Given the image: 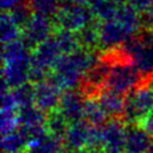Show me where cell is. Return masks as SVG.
Wrapping results in <instances>:
<instances>
[{"mask_svg": "<svg viewBox=\"0 0 153 153\" xmlns=\"http://www.w3.org/2000/svg\"><path fill=\"white\" fill-rule=\"evenodd\" d=\"M84 120L93 127H102L109 121V116L99 104L96 97L85 98L84 103Z\"/></svg>", "mask_w": 153, "mask_h": 153, "instance_id": "16", "label": "cell"}, {"mask_svg": "<svg viewBox=\"0 0 153 153\" xmlns=\"http://www.w3.org/2000/svg\"><path fill=\"white\" fill-rule=\"evenodd\" d=\"M128 4L140 13H146L153 5V0H128Z\"/></svg>", "mask_w": 153, "mask_h": 153, "instance_id": "27", "label": "cell"}, {"mask_svg": "<svg viewBox=\"0 0 153 153\" xmlns=\"http://www.w3.org/2000/svg\"><path fill=\"white\" fill-rule=\"evenodd\" d=\"M25 1H27V0H1L2 12H10V11H12L13 8L22 5Z\"/></svg>", "mask_w": 153, "mask_h": 153, "instance_id": "28", "label": "cell"}, {"mask_svg": "<svg viewBox=\"0 0 153 153\" xmlns=\"http://www.w3.org/2000/svg\"><path fill=\"white\" fill-rule=\"evenodd\" d=\"M54 26L55 23L53 18L32 14L29 23L22 30V39L31 50H33L38 44L54 33Z\"/></svg>", "mask_w": 153, "mask_h": 153, "instance_id": "8", "label": "cell"}, {"mask_svg": "<svg viewBox=\"0 0 153 153\" xmlns=\"http://www.w3.org/2000/svg\"><path fill=\"white\" fill-rule=\"evenodd\" d=\"M118 53L131 61L145 79L153 74V30L146 29L126 42Z\"/></svg>", "mask_w": 153, "mask_h": 153, "instance_id": "4", "label": "cell"}, {"mask_svg": "<svg viewBox=\"0 0 153 153\" xmlns=\"http://www.w3.org/2000/svg\"><path fill=\"white\" fill-rule=\"evenodd\" d=\"M62 0H27V4L33 14L55 18Z\"/></svg>", "mask_w": 153, "mask_h": 153, "instance_id": "22", "label": "cell"}, {"mask_svg": "<svg viewBox=\"0 0 153 153\" xmlns=\"http://www.w3.org/2000/svg\"><path fill=\"white\" fill-rule=\"evenodd\" d=\"M141 126L153 136V111H151L147 115V117L141 122Z\"/></svg>", "mask_w": 153, "mask_h": 153, "instance_id": "29", "label": "cell"}, {"mask_svg": "<svg viewBox=\"0 0 153 153\" xmlns=\"http://www.w3.org/2000/svg\"><path fill=\"white\" fill-rule=\"evenodd\" d=\"M84 103L85 96L80 88L63 91L59 105V110L69 123L84 120Z\"/></svg>", "mask_w": 153, "mask_h": 153, "instance_id": "11", "label": "cell"}, {"mask_svg": "<svg viewBox=\"0 0 153 153\" xmlns=\"http://www.w3.org/2000/svg\"><path fill=\"white\" fill-rule=\"evenodd\" d=\"M8 14H10V17L12 18V20L23 30V27L29 23V20L31 19V17H32V11H31V8H30V6H29V4H27V1H25V2H23L22 5H19V6H17L16 8H13L12 11H10V12H7Z\"/></svg>", "mask_w": 153, "mask_h": 153, "instance_id": "26", "label": "cell"}, {"mask_svg": "<svg viewBox=\"0 0 153 153\" xmlns=\"http://www.w3.org/2000/svg\"><path fill=\"white\" fill-rule=\"evenodd\" d=\"M26 139L23 133L18 129L13 133L2 135L1 137V148L2 153H17L26 149Z\"/></svg>", "mask_w": 153, "mask_h": 153, "instance_id": "21", "label": "cell"}, {"mask_svg": "<svg viewBox=\"0 0 153 153\" xmlns=\"http://www.w3.org/2000/svg\"><path fill=\"white\" fill-rule=\"evenodd\" d=\"M126 127L122 118H110L102 126L103 153H122L126 147Z\"/></svg>", "mask_w": 153, "mask_h": 153, "instance_id": "9", "label": "cell"}, {"mask_svg": "<svg viewBox=\"0 0 153 153\" xmlns=\"http://www.w3.org/2000/svg\"><path fill=\"white\" fill-rule=\"evenodd\" d=\"M96 98L109 117L122 118L124 109V94L115 92L108 87H103Z\"/></svg>", "mask_w": 153, "mask_h": 153, "instance_id": "14", "label": "cell"}, {"mask_svg": "<svg viewBox=\"0 0 153 153\" xmlns=\"http://www.w3.org/2000/svg\"><path fill=\"white\" fill-rule=\"evenodd\" d=\"M69 124L71 123L65 118V116L61 114V111L59 109L53 110L47 114L45 126H47L48 131L62 141H63V137L69 128Z\"/></svg>", "mask_w": 153, "mask_h": 153, "instance_id": "17", "label": "cell"}, {"mask_svg": "<svg viewBox=\"0 0 153 153\" xmlns=\"http://www.w3.org/2000/svg\"><path fill=\"white\" fill-rule=\"evenodd\" d=\"M54 35L62 50V54H71L81 48L78 32L66 30V29H59L56 32H54Z\"/></svg>", "mask_w": 153, "mask_h": 153, "instance_id": "19", "label": "cell"}, {"mask_svg": "<svg viewBox=\"0 0 153 153\" xmlns=\"http://www.w3.org/2000/svg\"><path fill=\"white\" fill-rule=\"evenodd\" d=\"M17 153H26V151H23V152H17Z\"/></svg>", "mask_w": 153, "mask_h": 153, "instance_id": "36", "label": "cell"}, {"mask_svg": "<svg viewBox=\"0 0 153 153\" xmlns=\"http://www.w3.org/2000/svg\"><path fill=\"white\" fill-rule=\"evenodd\" d=\"M12 93L18 108L35 105V84L27 81L20 86L12 88Z\"/></svg>", "mask_w": 153, "mask_h": 153, "instance_id": "24", "label": "cell"}, {"mask_svg": "<svg viewBox=\"0 0 153 153\" xmlns=\"http://www.w3.org/2000/svg\"><path fill=\"white\" fill-rule=\"evenodd\" d=\"M122 153H126V152H122Z\"/></svg>", "mask_w": 153, "mask_h": 153, "instance_id": "37", "label": "cell"}, {"mask_svg": "<svg viewBox=\"0 0 153 153\" xmlns=\"http://www.w3.org/2000/svg\"><path fill=\"white\" fill-rule=\"evenodd\" d=\"M0 31H1L2 44L11 43L22 37V29L12 20V18L7 12H2L0 19Z\"/></svg>", "mask_w": 153, "mask_h": 153, "instance_id": "20", "label": "cell"}, {"mask_svg": "<svg viewBox=\"0 0 153 153\" xmlns=\"http://www.w3.org/2000/svg\"><path fill=\"white\" fill-rule=\"evenodd\" d=\"M32 50L22 37L2 44V84L11 90L29 81Z\"/></svg>", "mask_w": 153, "mask_h": 153, "instance_id": "3", "label": "cell"}, {"mask_svg": "<svg viewBox=\"0 0 153 153\" xmlns=\"http://www.w3.org/2000/svg\"><path fill=\"white\" fill-rule=\"evenodd\" d=\"M145 18H146V22H147V24L151 26V27H153V5L149 7V10L145 13Z\"/></svg>", "mask_w": 153, "mask_h": 153, "instance_id": "30", "label": "cell"}, {"mask_svg": "<svg viewBox=\"0 0 153 153\" xmlns=\"http://www.w3.org/2000/svg\"><path fill=\"white\" fill-rule=\"evenodd\" d=\"M100 57L96 50L84 48L71 54H63L57 60L48 79L62 91L79 88L88 69Z\"/></svg>", "mask_w": 153, "mask_h": 153, "instance_id": "2", "label": "cell"}, {"mask_svg": "<svg viewBox=\"0 0 153 153\" xmlns=\"http://www.w3.org/2000/svg\"><path fill=\"white\" fill-rule=\"evenodd\" d=\"M153 142V136L141 124H127L126 153H146Z\"/></svg>", "mask_w": 153, "mask_h": 153, "instance_id": "13", "label": "cell"}, {"mask_svg": "<svg viewBox=\"0 0 153 153\" xmlns=\"http://www.w3.org/2000/svg\"><path fill=\"white\" fill-rule=\"evenodd\" d=\"M146 153H153V142H152V145L149 146V148L147 149V152Z\"/></svg>", "mask_w": 153, "mask_h": 153, "instance_id": "34", "label": "cell"}, {"mask_svg": "<svg viewBox=\"0 0 153 153\" xmlns=\"http://www.w3.org/2000/svg\"><path fill=\"white\" fill-rule=\"evenodd\" d=\"M79 42L81 48L87 50H96L99 47V31H98V23H93L78 32Z\"/></svg>", "mask_w": 153, "mask_h": 153, "instance_id": "23", "label": "cell"}, {"mask_svg": "<svg viewBox=\"0 0 153 153\" xmlns=\"http://www.w3.org/2000/svg\"><path fill=\"white\" fill-rule=\"evenodd\" d=\"M57 153H67L65 149H62V151H60V152H57Z\"/></svg>", "mask_w": 153, "mask_h": 153, "instance_id": "35", "label": "cell"}, {"mask_svg": "<svg viewBox=\"0 0 153 153\" xmlns=\"http://www.w3.org/2000/svg\"><path fill=\"white\" fill-rule=\"evenodd\" d=\"M142 25L141 13L128 2L120 6L114 18L98 23L99 47L112 50L139 33Z\"/></svg>", "mask_w": 153, "mask_h": 153, "instance_id": "1", "label": "cell"}, {"mask_svg": "<svg viewBox=\"0 0 153 153\" xmlns=\"http://www.w3.org/2000/svg\"><path fill=\"white\" fill-rule=\"evenodd\" d=\"M74 2H78V4H82V5H87V6H90L91 5V2L93 1V0H73Z\"/></svg>", "mask_w": 153, "mask_h": 153, "instance_id": "32", "label": "cell"}, {"mask_svg": "<svg viewBox=\"0 0 153 153\" xmlns=\"http://www.w3.org/2000/svg\"><path fill=\"white\" fill-rule=\"evenodd\" d=\"M96 17L90 6L74 2L73 0H62L54 23L59 29H66L79 32L84 27L93 24Z\"/></svg>", "mask_w": 153, "mask_h": 153, "instance_id": "7", "label": "cell"}, {"mask_svg": "<svg viewBox=\"0 0 153 153\" xmlns=\"http://www.w3.org/2000/svg\"><path fill=\"white\" fill-rule=\"evenodd\" d=\"M63 91L49 79L35 84V105L45 114L59 109Z\"/></svg>", "mask_w": 153, "mask_h": 153, "instance_id": "10", "label": "cell"}, {"mask_svg": "<svg viewBox=\"0 0 153 153\" xmlns=\"http://www.w3.org/2000/svg\"><path fill=\"white\" fill-rule=\"evenodd\" d=\"M151 111H153V90L147 82L124 94L122 121L126 124H141Z\"/></svg>", "mask_w": 153, "mask_h": 153, "instance_id": "6", "label": "cell"}, {"mask_svg": "<svg viewBox=\"0 0 153 153\" xmlns=\"http://www.w3.org/2000/svg\"><path fill=\"white\" fill-rule=\"evenodd\" d=\"M63 149L62 140L55 137L50 133L30 140L26 143V153H57Z\"/></svg>", "mask_w": 153, "mask_h": 153, "instance_id": "15", "label": "cell"}, {"mask_svg": "<svg viewBox=\"0 0 153 153\" xmlns=\"http://www.w3.org/2000/svg\"><path fill=\"white\" fill-rule=\"evenodd\" d=\"M146 82H147V85H148V86H149V87L153 90V74L146 79Z\"/></svg>", "mask_w": 153, "mask_h": 153, "instance_id": "33", "label": "cell"}, {"mask_svg": "<svg viewBox=\"0 0 153 153\" xmlns=\"http://www.w3.org/2000/svg\"><path fill=\"white\" fill-rule=\"evenodd\" d=\"M18 109H1V116H0L1 135H6L19 129Z\"/></svg>", "mask_w": 153, "mask_h": 153, "instance_id": "25", "label": "cell"}, {"mask_svg": "<svg viewBox=\"0 0 153 153\" xmlns=\"http://www.w3.org/2000/svg\"><path fill=\"white\" fill-rule=\"evenodd\" d=\"M117 54L118 57L112 56V66L105 87L121 94H127L135 87L146 82V79L131 61L123 57L118 51Z\"/></svg>", "mask_w": 153, "mask_h": 153, "instance_id": "5", "label": "cell"}, {"mask_svg": "<svg viewBox=\"0 0 153 153\" xmlns=\"http://www.w3.org/2000/svg\"><path fill=\"white\" fill-rule=\"evenodd\" d=\"M92 126L85 120L74 122L69 124V128L63 137V149L67 153H72L74 151L87 147L90 133Z\"/></svg>", "mask_w": 153, "mask_h": 153, "instance_id": "12", "label": "cell"}, {"mask_svg": "<svg viewBox=\"0 0 153 153\" xmlns=\"http://www.w3.org/2000/svg\"><path fill=\"white\" fill-rule=\"evenodd\" d=\"M18 121H19V127L45 124L47 114L36 105L24 106L18 109Z\"/></svg>", "mask_w": 153, "mask_h": 153, "instance_id": "18", "label": "cell"}, {"mask_svg": "<svg viewBox=\"0 0 153 153\" xmlns=\"http://www.w3.org/2000/svg\"><path fill=\"white\" fill-rule=\"evenodd\" d=\"M72 153H97V152H94L93 149H91V148H88V147H85V148L74 151V152H72Z\"/></svg>", "mask_w": 153, "mask_h": 153, "instance_id": "31", "label": "cell"}]
</instances>
